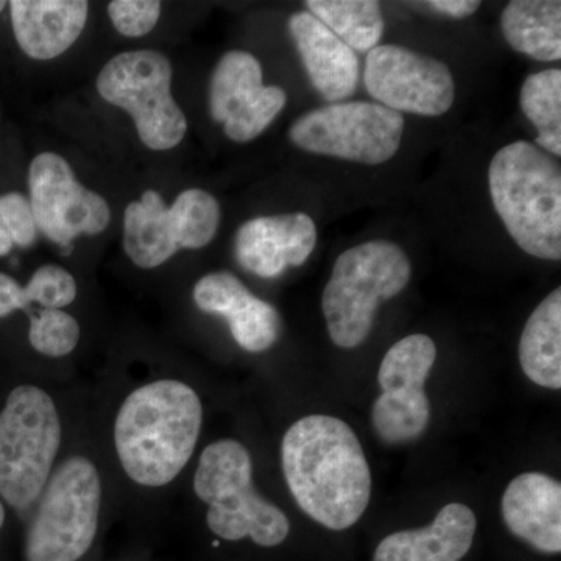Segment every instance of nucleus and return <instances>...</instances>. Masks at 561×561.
I'll return each instance as SVG.
<instances>
[{
    "instance_id": "nucleus-24",
    "label": "nucleus",
    "mask_w": 561,
    "mask_h": 561,
    "mask_svg": "<svg viewBox=\"0 0 561 561\" xmlns=\"http://www.w3.org/2000/svg\"><path fill=\"white\" fill-rule=\"evenodd\" d=\"M523 113L537 128L538 149L556 157L561 154V70L546 69L531 73L519 94Z\"/></svg>"
},
{
    "instance_id": "nucleus-16",
    "label": "nucleus",
    "mask_w": 561,
    "mask_h": 561,
    "mask_svg": "<svg viewBox=\"0 0 561 561\" xmlns=\"http://www.w3.org/2000/svg\"><path fill=\"white\" fill-rule=\"evenodd\" d=\"M201 311L217 313L230 324L232 337L242 350L262 353L278 342L280 316L271 302L254 297L238 276L214 272L194 287Z\"/></svg>"
},
{
    "instance_id": "nucleus-3",
    "label": "nucleus",
    "mask_w": 561,
    "mask_h": 561,
    "mask_svg": "<svg viewBox=\"0 0 561 561\" xmlns=\"http://www.w3.org/2000/svg\"><path fill=\"white\" fill-rule=\"evenodd\" d=\"M489 187L494 209L513 241L538 260H561V171L526 140L491 158Z\"/></svg>"
},
{
    "instance_id": "nucleus-19",
    "label": "nucleus",
    "mask_w": 561,
    "mask_h": 561,
    "mask_svg": "<svg viewBox=\"0 0 561 561\" xmlns=\"http://www.w3.org/2000/svg\"><path fill=\"white\" fill-rule=\"evenodd\" d=\"M14 38L33 60H54L80 38L90 3L84 0H13Z\"/></svg>"
},
{
    "instance_id": "nucleus-1",
    "label": "nucleus",
    "mask_w": 561,
    "mask_h": 561,
    "mask_svg": "<svg viewBox=\"0 0 561 561\" xmlns=\"http://www.w3.org/2000/svg\"><path fill=\"white\" fill-rule=\"evenodd\" d=\"M284 478L294 500L331 530L354 526L371 497V472L356 432L335 416L291 424L280 445Z\"/></svg>"
},
{
    "instance_id": "nucleus-23",
    "label": "nucleus",
    "mask_w": 561,
    "mask_h": 561,
    "mask_svg": "<svg viewBox=\"0 0 561 561\" xmlns=\"http://www.w3.org/2000/svg\"><path fill=\"white\" fill-rule=\"evenodd\" d=\"M306 7L350 49L368 54L381 43L382 11L376 0H308Z\"/></svg>"
},
{
    "instance_id": "nucleus-15",
    "label": "nucleus",
    "mask_w": 561,
    "mask_h": 561,
    "mask_svg": "<svg viewBox=\"0 0 561 561\" xmlns=\"http://www.w3.org/2000/svg\"><path fill=\"white\" fill-rule=\"evenodd\" d=\"M316 245V221L308 214L291 213L245 221L236 234L234 254L247 272L276 278L305 264Z\"/></svg>"
},
{
    "instance_id": "nucleus-31",
    "label": "nucleus",
    "mask_w": 561,
    "mask_h": 561,
    "mask_svg": "<svg viewBox=\"0 0 561 561\" xmlns=\"http://www.w3.org/2000/svg\"><path fill=\"white\" fill-rule=\"evenodd\" d=\"M13 247V239H11L9 228H7L2 213H0V256H7Z\"/></svg>"
},
{
    "instance_id": "nucleus-18",
    "label": "nucleus",
    "mask_w": 561,
    "mask_h": 561,
    "mask_svg": "<svg viewBox=\"0 0 561 561\" xmlns=\"http://www.w3.org/2000/svg\"><path fill=\"white\" fill-rule=\"evenodd\" d=\"M289 32L313 88L324 101L351 98L359 80V60L354 50L309 11L291 14Z\"/></svg>"
},
{
    "instance_id": "nucleus-25",
    "label": "nucleus",
    "mask_w": 561,
    "mask_h": 561,
    "mask_svg": "<svg viewBox=\"0 0 561 561\" xmlns=\"http://www.w3.org/2000/svg\"><path fill=\"white\" fill-rule=\"evenodd\" d=\"M28 341L44 356L62 357L79 345L80 327L61 309H43L38 316L31 317Z\"/></svg>"
},
{
    "instance_id": "nucleus-5",
    "label": "nucleus",
    "mask_w": 561,
    "mask_h": 561,
    "mask_svg": "<svg viewBox=\"0 0 561 561\" xmlns=\"http://www.w3.org/2000/svg\"><path fill=\"white\" fill-rule=\"evenodd\" d=\"M194 491L209 505V529L228 541L251 538L262 548L286 540L290 523L280 508L253 486V461L242 443L219 440L203 451Z\"/></svg>"
},
{
    "instance_id": "nucleus-11",
    "label": "nucleus",
    "mask_w": 561,
    "mask_h": 561,
    "mask_svg": "<svg viewBox=\"0 0 561 561\" xmlns=\"http://www.w3.org/2000/svg\"><path fill=\"white\" fill-rule=\"evenodd\" d=\"M437 346L426 334L394 343L381 362L378 382L382 394L373 404V426L386 443L415 440L430 426L431 402L424 391Z\"/></svg>"
},
{
    "instance_id": "nucleus-26",
    "label": "nucleus",
    "mask_w": 561,
    "mask_h": 561,
    "mask_svg": "<svg viewBox=\"0 0 561 561\" xmlns=\"http://www.w3.org/2000/svg\"><path fill=\"white\" fill-rule=\"evenodd\" d=\"M77 283L60 265H43L24 287L25 306L36 302L44 309H61L76 300Z\"/></svg>"
},
{
    "instance_id": "nucleus-17",
    "label": "nucleus",
    "mask_w": 561,
    "mask_h": 561,
    "mask_svg": "<svg viewBox=\"0 0 561 561\" xmlns=\"http://www.w3.org/2000/svg\"><path fill=\"white\" fill-rule=\"evenodd\" d=\"M502 518L519 540L546 553L561 551V485L542 472H524L502 494Z\"/></svg>"
},
{
    "instance_id": "nucleus-28",
    "label": "nucleus",
    "mask_w": 561,
    "mask_h": 561,
    "mask_svg": "<svg viewBox=\"0 0 561 561\" xmlns=\"http://www.w3.org/2000/svg\"><path fill=\"white\" fill-rule=\"evenodd\" d=\"M0 213L9 228L11 239L14 245L31 247L38 236V227H36L35 216L31 202L20 192H10V194L0 197Z\"/></svg>"
},
{
    "instance_id": "nucleus-21",
    "label": "nucleus",
    "mask_w": 561,
    "mask_h": 561,
    "mask_svg": "<svg viewBox=\"0 0 561 561\" xmlns=\"http://www.w3.org/2000/svg\"><path fill=\"white\" fill-rule=\"evenodd\" d=\"M519 364L527 378L545 389H561V289L557 287L531 312L519 341Z\"/></svg>"
},
{
    "instance_id": "nucleus-4",
    "label": "nucleus",
    "mask_w": 561,
    "mask_h": 561,
    "mask_svg": "<svg viewBox=\"0 0 561 561\" xmlns=\"http://www.w3.org/2000/svg\"><path fill=\"white\" fill-rule=\"evenodd\" d=\"M411 275V261L397 243L370 241L343 251L321 298L334 345L353 350L367 341L379 305L401 294Z\"/></svg>"
},
{
    "instance_id": "nucleus-32",
    "label": "nucleus",
    "mask_w": 561,
    "mask_h": 561,
    "mask_svg": "<svg viewBox=\"0 0 561 561\" xmlns=\"http://www.w3.org/2000/svg\"><path fill=\"white\" fill-rule=\"evenodd\" d=\"M3 522H5V508H3L2 502H0V529H2Z\"/></svg>"
},
{
    "instance_id": "nucleus-14",
    "label": "nucleus",
    "mask_w": 561,
    "mask_h": 561,
    "mask_svg": "<svg viewBox=\"0 0 561 561\" xmlns=\"http://www.w3.org/2000/svg\"><path fill=\"white\" fill-rule=\"evenodd\" d=\"M287 103L279 87H264L261 62L249 51L232 50L217 62L210 77V116L224 124L234 142H250L265 131Z\"/></svg>"
},
{
    "instance_id": "nucleus-6",
    "label": "nucleus",
    "mask_w": 561,
    "mask_h": 561,
    "mask_svg": "<svg viewBox=\"0 0 561 561\" xmlns=\"http://www.w3.org/2000/svg\"><path fill=\"white\" fill-rule=\"evenodd\" d=\"M61 445V421L46 391L16 387L0 412V496L14 508L38 501Z\"/></svg>"
},
{
    "instance_id": "nucleus-2",
    "label": "nucleus",
    "mask_w": 561,
    "mask_h": 561,
    "mask_svg": "<svg viewBox=\"0 0 561 561\" xmlns=\"http://www.w3.org/2000/svg\"><path fill=\"white\" fill-rule=\"evenodd\" d=\"M202 423L201 398L186 383L168 379L140 387L114 423L122 468L139 485H168L194 454Z\"/></svg>"
},
{
    "instance_id": "nucleus-7",
    "label": "nucleus",
    "mask_w": 561,
    "mask_h": 561,
    "mask_svg": "<svg viewBox=\"0 0 561 561\" xmlns=\"http://www.w3.org/2000/svg\"><path fill=\"white\" fill-rule=\"evenodd\" d=\"M38 501L25 541L27 561H79L98 534V468L84 457H70L51 472Z\"/></svg>"
},
{
    "instance_id": "nucleus-8",
    "label": "nucleus",
    "mask_w": 561,
    "mask_h": 561,
    "mask_svg": "<svg viewBox=\"0 0 561 561\" xmlns=\"http://www.w3.org/2000/svg\"><path fill=\"white\" fill-rule=\"evenodd\" d=\"M172 65L154 50L125 51L111 58L98 77L103 101L127 111L139 139L151 150L179 146L187 121L172 95Z\"/></svg>"
},
{
    "instance_id": "nucleus-10",
    "label": "nucleus",
    "mask_w": 561,
    "mask_h": 561,
    "mask_svg": "<svg viewBox=\"0 0 561 561\" xmlns=\"http://www.w3.org/2000/svg\"><path fill=\"white\" fill-rule=\"evenodd\" d=\"M404 116L371 102L332 103L309 111L290 127L298 149L339 160L379 165L401 147Z\"/></svg>"
},
{
    "instance_id": "nucleus-33",
    "label": "nucleus",
    "mask_w": 561,
    "mask_h": 561,
    "mask_svg": "<svg viewBox=\"0 0 561 561\" xmlns=\"http://www.w3.org/2000/svg\"><path fill=\"white\" fill-rule=\"evenodd\" d=\"M7 5H9V3L3 2V0H0V13H2L3 9H5Z\"/></svg>"
},
{
    "instance_id": "nucleus-20",
    "label": "nucleus",
    "mask_w": 561,
    "mask_h": 561,
    "mask_svg": "<svg viewBox=\"0 0 561 561\" xmlns=\"http://www.w3.org/2000/svg\"><path fill=\"white\" fill-rule=\"evenodd\" d=\"M478 518L468 505H445L434 523L394 531L376 548L373 561H460L470 552Z\"/></svg>"
},
{
    "instance_id": "nucleus-12",
    "label": "nucleus",
    "mask_w": 561,
    "mask_h": 561,
    "mask_svg": "<svg viewBox=\"0 0 561 561\" xmlns=\"http://www.w3.org/2000/svg\"><path fill=\"white\" fill-rule=\"evenodd\" d=\"M364 80L379 105L401 114L443 116L456 99L451 69L445 62L401 46L368 51Z\"/></svg>"
},
{
    "instance_id": "nucleus-27",
    "label": "nucleus",
    "mask_w": 561,
    "mask_h": 561,
    "mask_svg": "<svg viewBox=\"0 0 561 561\" xmlns=\"http://www.w3.org/2000/svg\"><path fill=\"white\" fill-rule=\"evenodd\" d=\"M158 0H114L108 3L110 20L121 35L138 38L153 31L161 16Z\"/></svg>"
},
{
    "instance_id": "nucleus-22",
    "label": "nucleus",
    "mask_w": 561,
    "mask_h": 561,
    "mask_svg": "<svg viewBox=\"0 0 561 561\" xmlns=\"http://www.w3.org/2000/svg\"><path fill=\"white\" fill-rule=\"evenodd\" d=\"M501 27L513 50L537 61L560 60L559 0H513L502 10Z\"/></svg>"
},
{
    "instance_id": "nucleus-29",
    "label": "nucleus",
    "mask_w": 561,
    "mask_h": 561,
    "mask_svg": "<svg viewBox=\"0 0 561 561\" xmlns=\"http://www.w3.org/2000/svg\"><path fill=\"white\" fill-rule=\"evenodd\" d=\"M18 309H24V311L27 309L24 301V287L5 273H0V319Z\"/></svg>"
},
{
    "instance_id": "nucleus-30",
    "label": "nucleus",
    "mask_w": 561,
    "mask_h": 561,
    "mask_svg": "<svg viewBox=\"0 0 561 561\" xmlns=\"http://www.w3.org/2000/svg\"><path fill=\"white\" fill-rule=\"evenodd\" d=\"M424 5L437 13L445 14V16L454 18V20H465L479 10L481 2L478 0H431Z\"/></svg>"
},
{
    "instance_id": "nucleus-13",
    "label": "nucleus",
    "mask_w": 561,
    "mask_h": 561,
    "mask_svg": "<svg viewBox=\"0 0 561 561\" xmlns=\"http://www.w3.org/2000/svg\"><path fill=\"white\" fill-rule=\"evenodd\" d=\"M28 187L38 231L58 245H70L81 234H101L110 225L108 203L80 184L60 154L41 153L32 161Z\"/></svg>"
},
{
    "instance_id": "nucleus-9",
    "label": "nucleus",
    "mask_w": 561,
    "mask_h": 561,
    "mask_svg": "<svg viewBox=\"0 0 561 561\" xmlns=\"http://www.w3.org/2000/svg\"><path fill=\"white\" fill-rule=\"evenodd\" d=\"M219 202L202 190L181 192L171 208L157 191L144 192L125 208L124 250L140 268H157L176 251L198 250L216 238Z\"/></svg>"
}]
</instances>
